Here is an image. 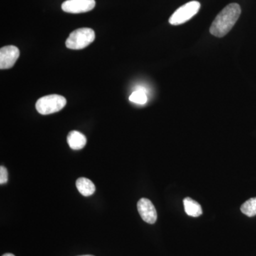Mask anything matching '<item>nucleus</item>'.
I'll use <instances>...</instances> for the list:
<instances>
[{
    "instance_id": "6e6552de",
    "label": "nucleus",
    "mask_w": 256,
    "mask_h": 256,
    "mask_svg": "<svg viewBox=\"0 0 256 256\" xmlns=\"http://www.w3.org/2000/svg\"><path fill=\"white\" fill-rule=\"evenodd\" d=\"M67 142L69 146L75 150H82L87 142L86 138L78 131L73 130L68 133Z\"/></svg>"
},
{
    "instance_id": "423d86ee",
    "label": "nucleus",
    "mask_w": 256,
    "mask_h": 256,
    "mask_svg": "<svg viewBox=\"0 0 256 256\" xmlns=\"http://www.w3.org/2000/svg\"><path fill=\"white\" fill-rule=\"evenodd\" d=\"M20 50L15 46H6L0 50V68L9 69L14 66L20 57Z\"/></svg>"
},
{
    "instance_id": "7ed1b4c3",
    "label": "nucleus",
    "mask_w": 256,
    "mask_h": 256,
    "mask_svg": "<svg viewBox=\"0 0 256 256\" xmlns=\"http://www.w3.org/2000/svg\"><path fill=\"white\" fill-rule=\"evenodd\" d=\"M66 105V99L60 95L44 96L36 101V110L42 114H55L62 110Z\"/></svg>"
},
{
    "instance_id": "20e7f679",
    "label": "nucleus",
    "mask_w": 256,
    "mask_h": 256,
    "mask_svg": "<svg viewBox=\"0 0 256 256\" xmlns=\"http://www.w3.org/2000/svg\"><path fill=\"white\" fill-rule=\"evenodd\" d=\"M200 8L201 4L198 2H190L174 12V14L170 18L169 22L174 26L182 24L195 16L200 11Z\"/></svg>"
},
{
    "instance_id": "9d476101",
    "label": "nucleus",
    "mask_w": 256,
    "mask_h": 256,
    "mask_svg": "<svg viewBox=\"0 0 256 256\" xmlns=\"http://www.w3.org/2000/svg\"><path fill=\"white\" fill-rule=\"evenodd\" d=\"M183 202L186 214L192 217H198L203 214L201 205L192 198L186 197Z\"/></svg>"
},
{
    "instance_id": "1a4fd4ad",
    "label": "nucleus",
    "mask_w": 256,
    "mask_h": 256,
    "mask_svg": "<svg viewBox=\"0 0 256 256\" xmlns=\"http://www.w3.org/2000/svg\"><path fill=\"white\" fill-rule=\"evenodd\" d=\"M78 192L84 196H89L96 192V186L88 178H80L76 182Z\"/></svg>"
},
{
    "instance_id": "9b49d317",
    "label": "nucleus",
    "mask_w": 256,
    "mask_h": 256,
    "mask_svg": "<svg viewBox=\"0 0 256 256\" xmlns=\"http://www.w3.org/2000/svg\"><path fill=\"white\" fill-rule=\"evenodd\" d=\"M240 210L242 214L249 217L254 216L256 215V197L247 200L245 203L242 204L240 207Z\"/></svg>"
},
{
    "instance_id": "39448f33",
    "label": "nucleus",
    "mask_w": 256,
    "mask_h": 256,
    "mask_svg": "<svg viewBox=\"0 0 256 256\" xmlns=\"http://www.w3.org/2000/svg\"><path fill=\"white\" fill-rule=\"evenodd\" d=\"M95 6V0H66L62 5L63 11L72 14L88 12Z\"/></svg>"
},
{
    "instance_id": "f8f14e48",
    "label": "nucleus",
    "mask_w": 256,
    "mask_h": 256,
    "mask_svg": "<svg viewBox=\"0 0 256 256\" xmlns=\"http://www.w3.org/2000/svg\"><path fill=\"white\" fill-rule=\"evenodd\" d=\"M129 100H130L131 102H134V104H140V105L146 104V101H148V97H146V90H144V89H143L142 88H138V90L133 92L130 96Z\"/></svg>"
},
{
    "instance_id": "2eb2a0df",
    "label": "nucleus",
    "mask_w": 256,
    "mask_h": 256,
    "mask_svg": "<svg viewBox=\"0 0 256 256\" xmlns=\"http://www.w3.org/2000/svg\"><path fill=\"white\" fill-rule=\"evenodd\" d=\"M90 256V255H85V256Z\"/></svg>"
},
{
    "instance_id": "f257e3e1",
    "label": "nucleus",
    "mask_w": 256,
    "mask_h": 256,
    "mask_svg": "<svg viewBox=\"0 0 256 256\" xmlns=\"http://www.w3.org/2000/svg\"><path fill=\"white\" fill-rule=\"evenodd\" d=\"M242 14L240 5L232 3L227 5L222 12L217 15L214 21L210 28V33L213 36L223 37L226 35L234 28Z\"/></svg>"
},
{
    "instance_id": "0eeeda50",
    "label": "nucleus",
    "mask_w": 256,
    "mask_h": 256,
    "mask_svg": "<svg viewBox=\"0 0 256 256\" xmlns=\"http://www.w3.org/2000/svg\"><path fill=\"white\" fill-rule=\"evenodd\" d=\"M138 210L142 220L148 224H154L158 220L156 207L150 200L142 198L138 202Z\"/></svg>"
},
{
    "instance_id": "4468645a",
    "label": "nucleus",
    "mask_w": 256,
    "mask_h": 256,
    "mask_svg": "<svg viewBox=\"0 0 256 256\" xmlns=\"http://www.w3.org/2000/svg\"><path fill=\"white\" fill-rule=\"evenodd\" d=\"M2 256H15L13 255V254H4V255H3Z\"/></svg>"
},
{
    "instance_id": "f03ea898",
    "label": "nucleus",
    "mask_w": 256,
    "mask_h": 256,
    "mask_svg": "<svg viewBox=\"0 0 256 256\" xmlns=\"http://www.w3.org/2000/svg\"><path fill=\"white\" fill-rule=\"evenodd\" d=\"M95 38V32L92 28H78L70 34L66 41V46L70 50H82L92 43Z\"/></svg>"
},
{
    "instance_id": "ddd939ff",
    "label": "nucleus",
    "mask_w": 256,
    "mask_h": 256,
    "mask_svg": "<svg viewBox=\"0 0 256 256\" xmlns=\"http://www.w3.org/2000/svg\"><path fill=\"white\" fill-rule=\"evenodd\" d=\"M8 182V172L4 166H0V184H4Z\"/></svg>"
}]
</instances>
